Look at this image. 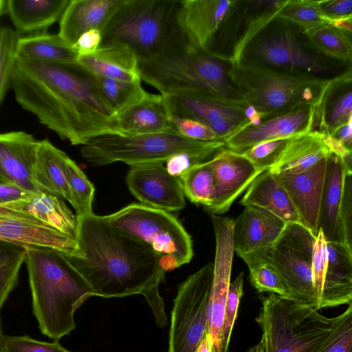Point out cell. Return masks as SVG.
I'll return each instance as SVG.
<instances>
[{
	"label": "cell",
	"mask_w": 352,
	"mask_h": 352,
	"mask_svg": "<svg viewBox=\"0 0 352 352\" xmlns=\"http://www.w3.org/2000/svg\"><path fill=\"white\" fill-rule=\"evenodd\" d=\"M10 84L18 103L72 145H83L102 135H118L116 114L96 76L78 64L15 58Z\"/></svg>",
	"instance_id": "1"
},
{
	"label": "cell",
	"mask_w": 352,
	"mask_h": 352,
	"mask_svg": "<svg viewBox=\"0 0 352 352\" xmlns=\"http://www.w3.org/2000/svg\"><path fill=\"white\" fill-rule=\"evenodd\" d=\"M78 254H66L96 296L122 298L136 294L146 300L157 325H167L160 285L165 271L148 245L90 213L76 216Z\"/></svg>",
	"instance_id": "2"
},
{
	"label": "cell",
	"mask_w": 352,
	"mask_h": 352,
	"mask_svg": "<svg viewBox=\"0 0 352 352\" xmlns=\"http://www.w3.org/2000/svg\"><path fill=\"white\" fill-rule=\"evenodd\" d=\"M25 249L33 314L41 332L58 340L75 329V311L96 294L66 254L43 247Z\"/></svg>",
	"instance_id": "3"
},
{
	"label": "cell",
	"mask_w": 352,
	"mask_h": 352,
	"mask_svg": "<svg viewBox=\"0 0 352 352\" xmlns=\"http://www.w3.org/2000/svg\"><path fill=\"white\" fill-rule=\"evenodd\" d=\"M231 68L230 60L188 45L178 31L160 53L138 60L141 80L161 95L194 93L245 106Z\"/></svg>",
	"instance_id": "4"
},
{
	"label": "cell",
	"mask_w": 352,
	"mask_h": 352,
	"mask_svg": "<svg viewBox=\"0 0 352 352\" xmlns=\"http://www.w3.org/2000/svg\"><path fill=\"white\" fill-rule=\"evenodd\" d=\"M261 299L256 321L262 335L256 352H316L342 318V313L327 317L315 307L272 293Z\"/></svg>",
	"instance_id": "5"
},
{
	"label": "cell",
	"mask_w": 352,
	"mask_h": 352,
	"mask_svg": "<svg viewBox=\"0 0 352 352\" xmlns=\"http://www.w3.org/2000/svg\"><path fill=\"white\" fill-rule=\"evenodd\" d=\"M231 76L246 104L253 106L262 118L302 105L318 109L328 87L336 79L294 74L242 60L232 63Z\"/></svg>",
	"instance_id": "6"
},
{
	"label": "cell",
	"mask_w": 352,
	"mask_h": 352,
	"mask_svg": "<svg viewBox=\"0 0 352 352\" xmlns=\"http://www.w3.org/2000/svg\"><path fill=\"white\" fill-rule=\"evenodd\" d=\"M239 60L327 80L352 72L351 63L318 54L310 47L297 25L278 17L250 41Z\"/></svg>",
	"instance_id": "7"
},
{
	"label": "cell",
	"mask_w": 352,
	"mask_h": 352,
	"mask_svg": "<svg viewBox=\"0 0 352 352\" xmlns=\"http://www.w3.org/2000/svg\"><path fill=\"white\" fill-rule=\"evenodd\" d=\"M226 148L223 140L199 141L180 135L174 128L153 133L122 136L106 134L82 145L84 159L95 166L116 162L129 166L162 162L180 153L215 155Z\"/></svg>",
	"instance_id": "8"
},
{
	"label": "cell",
	"mask_w": 352,
	"mask_h": 352,
	"mask_svg": "<svg viewBox=\"0 0 352 352\" xmlns=\"http://www.w3.org/2000/svg\"><path fill=\"white\" fill-rule=\"evenodd\" d=\"M179 0H124L101 31V44L129 47L138 60L160 53L176 32Z\"/></svg>",
	"instance_id": "9"
},
{
	"label": "cell",
	"mask_w": 352,
	"mask_h": 352,
	"mask_svg": "<svg viewBox=\"0 0 352 352\" xmlns=\"http://www.w3.org/2000/svg\"><path fill=\"white\" fill-rule=\"evenodd\" d=\"M102 218L148 245L160 256L165 272L189 263L193 256L190 236L169 212L133 203Z\"/></svg>",
	"instance_id": "10"
},
{
	"label": "cell",
	"mask_w": 352,
	"mask_h": 352,
	"mask_svg": "<svg viewBox=\"0 0 352 352\" xmlns=\"http://www.w3.org/2000/svg\"><path fill=\"white\" fill-rule=\"evenodd\" d=\"M213 278L208 263L179 286L170 314L168 352H196L208 333V309Z\"/></svg>",
	"instance_id": "11"
},
{
	"label": "cell",
	"mask_w": 352,
	"mask_h": 352,
	"mask_svg": "<svg viewBox=\"0 0 352 352\" xmlns=\"http://www.w3.org/2000/svg\"><path fill=\"white\" fill-rule=\"evenodd\" d=\"M316 237L300 223H286L279 237L263 252L287 287L289 298L318 309L311 272Z\"/></svg>",
	"instance_id": "12"
},
{
	"label": "cell",
	"mask_w": 352,
	"mask_h": 352,
	"mask_svg": "<svg viewBox=\"0 0 352 352\" xmlns=\"http://www.w3.org/2000/svg\"><path fill=\"white\" fill-rule=\"evenodd\" d=\"M162 96L170 116L199 121L223 141L249 123L244 111L246 105L194 93Z\"/></svg>",
	"instance_id": "13"
},
{
	"label": "cell",
	"mask_w": 352,
	"mask_h": 352,
	"mask_svg": "<svg viewBox=\"0 0 352 352\" xmlns=\"http://www.w3.org/2000/svg\"><path fill=\"white\" fill-rule=\"evenodd\" d=\"M216 248L208 309V333L213 352H221V335L234 250V219L211 215Z\"/></svg>",
	"instance_id": "14"
},
{
	"label": "cell",
	"mask_w": 352,
	"mask_h": 352,
	"mask_svg": "<svg viewBox=\"0 0 352 352\" xmlns=\"http://www.w3.org/2000/svg\"><path fill=\"white\" fill-rule=\"evenodd\" d=\"M239 0H182L175 15L176 28L190 47L208 51Z\"/></svg>",
	"instance_id": "15"
},
{
	"label": "cell",
	"mask_w": 352,
	"mask_h": 352,
	"mask_svg": "<svg viewBox=\"0 0 352 352\" xmlns=\"http://www.w3.org/2000/svg\"><path fill=\"white\" fill-rule=\"evenodd\" d=\"M129 167L126 184L140 204L166 212L185 208L180 181L167 172L164 163L138 164Z\"/></svg>",
	"instance_id": "16"
},
{
	"label": "cell",
	"mask_w": 352,
	"mask_h": 352,
	"mask_svg": "<svg viewBox=\"0 0 352 352\" xmlns=\"http://www.w3.org/2000/svg\"><path fill=\"white\" fill-rule=\"evenodd\" d=\"M318 107L302 105L289 111L262 118L256 126L249 123L224 140L226 148L242 153L261 142L289 138L314 131Z\"/></svg>",
	"instance_id": "17"
},
{
	"label": "cell",
	"mask_w": 352,
	"mask_h": 352,
	"mask_svg": "<svg viewBox=\"0 0 352 352\" xmlns=\"http://www.w3.org/2000/svg\"><path fill=\"white\" fill-rule=\"evenodd\" d=\"M214 177L212 204L205 210L211 215L226 212L234 201L261 173L243 154L225 148L210 161Z\"/></svg>",
	"instance_id": "18"
},
{
	"label": "cell",
	"mask_w": 352,
	"mask_h": 352,
	"mask_svg": "<svg viewBox=\"0 0 352 352\" xmlns=\"http://www.w3.org/2000/svg\"><path fill=\"white\" fill-rule=\"evenodd\" d=\"M38 140L24 131L0 133V175L10 184L36 194L33 168Z\"/></svg>",
	"instance_id": "19"
},
{
	"label": "cell",
	"mask_w": 352,
	"mask_h": 352,
	"mask_svg": "<svg viewBox=\"0 0 352 352\" xmlns=\"http://www.w3.org/2000/svg\"><path fill=\"white\" fill-rule=\"evenodd\" d=\"M327 158L306 171L276 175L285 188L301 224L314 236L318 232V221L324 185Z\"/></svg>",
	"instance_id": "20"
},
{
	"label": "cell",
	"mask_w": 352,
	"mask_h": 352,
	"mask_svg": "<svg viewBox=\"0 0 352 352\" xmlns=\"http://www.w3.org/2000/svg\"><path fill=\"white\" fill-rule=\"evenodd\" d=\"M0 214L35 219L76 240L77 218L58 197L47 192L0 204Z\"/></svg>",
	"instance_id": "21"
},
{
	"label": "cell",
	"mask_w": 352,
	"mask_h": 352,
	"mask_svg": "<svg viewBox=\"0 0 352 352\" xmlns=\"http://www.w3.org/2000/svg\"><path fill=\"white\" fill-rule=\"evenodd\" d=\"M0 241L26 247H43L77 255L76 240L35 219L0 214Z\"/></svg>",
	"instance_id": "22"
},
{
	"label": "cell",
	"mask_w": 352,
	"mask_h": 352,
	"mask_svg": "<svg viewBox=\"0 0 352 352\" xmlns=\"http://www.w3.org/2000/svg\"><path fill=\"white\" fill-rule=\"evenodd\" d=\"M286 223L258 207L245 206L234 220V250L239 256L270 246Z\"/></svg>",
	"instance_id": "23"
},
{
	"label": "cell",
	"mask_w": 352,
	"mask_h": 352,
	"mask_svg": "<svg viewBox=\"0 0 352 352\" xmlns=\"http://www.w3.org/2000/svg\"><path fill=\"white\" fill-rule=\"evenodd\" d=\"M327 269L318 309L352 303V247L327 241Z\"/></svg>",
	"instance_id": "24"
},
{
	"label": "cell",
	"mask_w": 352,
	"mask_h": 352,
	"mask_svg": "<svg viewBox=\"0 0 352 352\" xmlns=\"http://www.w3.org/2000/svg\"><path fill=\"white\" fill-rule=\"evenodd\" d=\"M124 0H69L59 23L58 35L73 45L85 32L102 30Z\"/></svg>",
	"instance_id": "25"
},
{
	"label": "cell",
	"mask_w": 352,
	"mask_h": 352,
	"mask_svg": "<svg viewBox=\"0 0 352 352\" xmlns=\"http://www.w3.org/2000/svg\"><path fill=\"white\" fill-rule=\"evenodd\" d=\"M76 63L97 77L129 82L141 80L138 57L122 44H101L93 54L78 56Z\"/></svg>",
	"instance_id": "26"
},
{
	"label": "cell",
	"mask_w": 352,
	"mask_h": 352,
	"mask_svg": "<svg viewBox=\"0 0 352 352\" xmlns=\"http://www.w3.org/2000/svg\"><path fill=\"white\" fill-rule=\"evenodd\" d=\"M346 174L349 173L338 156L331 153L327 157L318 221V230L322 232L326 241L344 243L339 214Z\"/></svg>",
	"instance_id": "27"
},
{
	"label": "cell",
	"mask_w": 352,
	"mask_h": 352,
	"mask_svg": "<svg viewBox=\"0 0 352 352\" xmlns=\"http://www.w3.org/2000/svg\"><path fill=\"white\" fill-rule=\"evenodd\" d=\"M118 134L122 136L153 133L173 127L164 96L149 95L115 118Z\"/></svg>",
	"instance_id": "28"
},
{
	"label": "cell",
	"mask_w": 352,
	"mask_h": 352,
	"mask_svg": "<svg viewBox=\"0 0 352 352\" xmlns=\"http://www.w3.org/2000/svg\"><path fill=\"white\" fill-rule=\"evenodd\" d=\"M240 204L264 209L286 223L301 224L285 188L278 177L269 170L262 172L252 181Z\"/></svg>",
	"instance_id": "29"
},
{
	"label": "cell",
	"mask_w": 352,
	"mask_h": 352,
	"mask_svg": "<svg viewBox=\"0 0 352 352\" xmlns=\"http://www.w3.org/2000/svg\"><path fill=\"white\" fill-rule=\"evenodd\" d=\"M331 154L322 134L311 131L288 138L280 157L269 170L276 175L302 173Z\"/></svg>",
	"instance_id": "30"
},
{
	"label": "cell",
	"mask_w": 352,
	"mask_h": 352,
	"mask_svg": "<svg viewBox=\"0 0 352 352\" xmlns=\"http://www.w3.org/2000/svg\"><path fill=\"white\" fill-rule=\"evenodd\" d=\"M69 0H6V10L19 32H46L60 21Z\"/></svg>",
	"instance_id": "31"
},
{
	"label": "cell",
	"mask_w": 352,
	"mask_h": 352,
	"mask_svg": "<svg viewBox=\"0 0 352 352\" xmlns=\"http://www.w3.org/2000/svg\"><path fill=\"white\" fill-rule=\"evenodd\" d=\"M351 72L334 80L318 109L314 131L332 135L352 120Z\"/></svg>",
	"instance_id": "32"
},
{
	"label": "cell",
	"mask_w": 352,
	"mask_h": 352,
	"mask_svg": "<svg viewBox=\"0 0 352 352\" xmlns=\"http://www.w3.org/2000/svg\"><path fill=\"white\" fill-rule=\"evenodd\" d=\"M15 58L25 61L75 65L78 58L72 45L57 34L46 32L19 36Z\"/></svg>",
	"instance_id": "33"
},
{
	"label": "cell",
	"mask_w": 352,
	"mask_h": 352,
	"mask_svg": "<svg viewBox=\"0 0 352 352\" xmlns=\"http://www.w3.org/2000/svg\"><path fill=\"white\" fill-rule=\"evenodd\" d=\"M62 152L47 140H38L33 179L43 191L64 199L72 205V197L60 162Z\"/></svg>",
	"instance_id": "34"
},
{
	"label": "cell",
	"mask_w": 352,
	"mask_h": 352,
	"mask_svg": "<svg viewBox=\"0 0 352 352\" xmlns=\"http://www.w3.org/2000/svg\"><path fill=\"white\" fill-rule=\"evenodd\" d=\"M286 0H246L245 11L237 43L230 58L237 63L250 41L277 17Z\"/></svg>",
	"instance_id": "35"
},
{
	"label": "cell",
	"mask_w": 352,
	"mask_h": 352,
	"mask_svg": "<svg viewBox=\"0 0 352 352\" xmlns=\"http://www.w3.org/2000/svg\"><path fill=\"white\" fill-rule=\"evenodd\" d=\"M307 42L316 52L333 60L351 63V34L324 23L302 31Z\"/></svg>",
	"instance_id": "36"
},
{
	"label": "cell",
	"mask_w": 352,
	"mask_h": 352,
	"mask_svg": "<svg viewBox=\"0 0 352 352\" xmlns=\"http://www.w3.org/2000/svg\"><path fill=\"white\" fill-rule=\"evenodd\" d=\"M250 271V280L258 293L268 292L289 298V292L277 271L265 256L263 248L241 255Z\"/></svg>",
	"instance_id": "37"
},
{
	"label": "cell",
	"mask_w": 352,
	"mask_h": 352,
	"mask_svg": "<svg viewBox=\"0 0 352 352\" xmlns=\"http://www.w3.org/2000/svg\"><path fill=\"white\" fill-rule=\"evenodd\" d=\"M63 174L72 200L76 216L92 213L95 188L83 171L64 151L60 157Z\"/></svg>",
	"instance_id": "38"
},
{
	"label": "cell",
	"mask_w": 352,
	"mask_h": 352,
	"mask_svg": "<svg viewBox=\"0 0 352 352\" xmlns=\"http://www.w3.org/2000/svg\"><path fill=\"white\" fill-rule=\"evenodd\" d=\"M100 90L116 116L146 98L142 80L129 82L96 76Z\"/></svg>",
	"instance_id": "39"
},
{
	"label": "cell",
	"mask_w": 352,
	"mask_h": 352,
	"mask_svg": "<svg viewBox=\"0 0 352 352\" xmlns=\"http://www.w3.org/2000/svg\"><path fill=\"white\" fill-rule=\"evenodd\" d=\"M209 161L192 166L178 178L184 196L205 208L212 204L214 191V173Z\"/></svg>",
	"instance_id": "40"
},
{
	"label": "cell",
	"mask_w": 352,
	"mask_h": 352,
	"mask_svg": "<svg viewBox=\"0 0 352 352\" xmlns=\"http://www.w3.org/2000/svg\"><path fill=\"white\" fill-rule=\"evenodd\" d=\"M25 256V248L0 241V311L17 285L19 271Z\"/></svg>",
	"instance_id": "41"
},
{
	"label": "cell",
	"mask_w": 352,
	"mask_h": 352,
	"mask_svg": "<svg viewBox=\"0 0 352 352\" xmlns=\"http://www.w3.org/2000/svg\"><path fill=\"white\" fill-rule=\"evenodd\" d=\"M277 17L297 25L302 31L326 23L313 0H286Z\"/></svg>",
	"instance_id": "42"
},
{
	"label": "cell",
	"mask_w": 352,
	"mask_h": 352,
	"mask_svg": "<svg viewBox=\"0 0 352 352\" xmlns=\"http://www.w3.org/2000/svg\"><path fill=\"white\" fill-rule=\"evenodd\" d=\"M18 33L9 28H2L0 39V104L11 83Z\"/></svg>",
	"instance_id": "43"
},
{
	"label": "cell",
	"mask_w": 352,
	"mask_h": 352,
	"mask_svg": "<svg viewBox=\"0 0 352 352\" xmlns=\"http://www.w3.org/2000/svg\"><path fill=\"white\" fill-rule=\"evenodd\" d=\"M243 272H241L235 279L230 283L227 295L223 322L221 352H228L232 331L240 299L243 295Z\"/></svg>",
	"instance_id": "44"
},
{
	"label": "cell",
	"mask_w": 352,
	"mask_h": 352,
	"mask_svg": "<svg viewBox=\"0 0 352 352\" xmlns=\"http://www.w3.org/2000/svg\"><path fill=\"white\" fill-rule=\"evenodd\" d=\"M288 138L267 140L254 144L241 154L261 172L272 168L280 157Z\"/></svg>",
	"instance_id": "45"
},
{
	"label": "cell",
	"mask_w": 352,
	"mask_h": 352,
	"mask_svg": "<svg viewBox=\"0 0 352 352\" xmlns=\"http://www.w3.org/2000/svg\"><path fill=\"white\" fill-rule=\"evenodd\" d=\"M316 352H352V303L333 333Z\"/></svg>",
	"instance_id": "46"
},
{
	"label": "cell",
	"mask_w": 352,
	"mask_h": 352,
	"mask_svg": "<svg viewBox=\"0 0 352 352\" xmlns=\"http://www.w3.org/2000/svg\"><path fill=\"white\" fill-rule=\"evenodd\" d=\"M6 352H72L64 348L58 342H43L28 336H6Z\"/></svg>",
	"instance_id": "47"
},
{
	"label": "cell",
	"mask_w": 352,
	"mask_h": 352,
	"mask_svg": "<svg viewBox=\"0 0 352 352\" xmlns=\"http://www.w3.org/2000/svg\"><path fill=\"white\" fill-rule=\"evenodd\" d=\"M326 242L322 232L319 230L316 237L311 260L314 289L318 304L322 293L327 269Z\"/></svg>",
	"instance_id": "48"
},
{
	"label": "cell",
	"mask_w": 352,
	"mask_h": 352,
	"mask_svg": "<svg viewBox=\"0 0 352 352\" xmlns=\"http://www.w3.org/2000/svg\"><path fill=\"white\" fill-rule=\"evenodd\" d=\"M170 122L180 135L187 138L206 142L219 140L211 129L195 120L170 116Z\"/></svg>",
	"instance_id": "49"
},
{
	"label": "cell",
	"mask_w": 352,
	"mask_h": 352,
	"mask_svg": "<svg viewBox=\"0 0 352 352\" xmlns=\"http://www.w3.org/2000/svg\"><path fill=\"white\" fill-rule=\"evenodd\" d=\"M339 223L344 243L352 247V175L349 174L344 179Z\"/></svg>",
	"instance_id": "50"
},
{
	"label": "cell",
	"mask_w": 352,
	"mask_h": 352,
	"mask_svg": "<svg viewBox=\"0 0 352 352\" xmlns=\"http://www.w3.org/2000/svg\"><path fill=\"white\" fill-rule=\"evenodd\" d=\"M214 156L207 154L180 153L168 158L164 163V166L170 175L179 178L189 168L208 162Z\"/></svg>",
	"instance_id": "51"
},
{
	"label": "cell",
	"mask_w": 352,
	"mask_h": 352,
	"mask_svg": "<svg viewBox=\"0 0 352 352\" xmlns=\"http://www.w3.org/2000/svg\"><path fill=\"white\" fill-rule=\"evenodd\" d=\"M326 23L337 19L352 16V0L316 1Z\"/></svg>",
	"instance_id": "52"
},
{
	"label": "cell",
	"mask_w": 352,
	"mask_h": 352,
	"mask_svg": "<svg viewBox=\"0 0 352 352\" xmlns=\"http://www.w3.org/2000/svg\"><path fill=\"white\" fill-rule=\"evenodd\" d=\"M102 43V33L100 30L93 29L82 34L72 45L78 56L93 54Z\"/></svg>",
	"instance_id": "53"
},
{
	"label": "cell",
	"mask_w": 352,
	"mask_h": 352,
	"mask_svg": "<svg viewBox=\"0 0 352 352\" xmlns=\"http://www.w3.org/2000/svg\"><path fill=\"white\" fill-rule=\"evenodd\" d=\"M322 134L323 141L331 153L338 156L342 160L346 172L352 174V151L347 148L333 135Z\"/></svg>",
	"instance_id": "54"
},
{
	"label": "cell",
	"mask_w": 352,
	"mask_h": 352,
	"mask_svg": "<svg viewBox=\"0 0 352 352\" xmlns=\"http://www.w3.org/2000/svg\"><path fill=\"white\" fill-rule=\"evenodd\" d=\"M32 194L10 184H0V204L25 199Z\"/></svg>",
	"instance_id": "55"
},
{
	"label": "cell",
	"mask_w": 352,
	"mask_h": 352,
	"mask_svg": "<svg viewBox=\"0 0 352 352\" xmlns=\"http://www.w3.org/2000/svg\"><path fill=\"white\" fill-rule=\"evenodd\" d=\"M332 135L352 151V120L339 128Z\"/></svg>",
	"instance_id": "56"
},
{
	"label": "cell",
	"mask_w": 352,
	"mask_h": 352,
	"mask_svg": "<svg viewBox=\"0 0 352 352\" xmlns=\"http://www.w3.org/2000/svg\"><path fill=\"white\" fill-rule=\"evenodd\" d=\"M328 24L351 34L352 31V16L342 17L335 20L329 21Z\"/></svg>",
	"instance_id": "57"
},
{
	"label": "cell",
	"mask_w": 352,
	"mask_h": 352,
	"mask_svg": "<svg viewBox=\"0 0 352 352\" xmlns=\"http://www.w3.org/2000/svg\"><path fill=\"white\" fill-rule=\"evenodd\" d=\"M244 111L245 116L249 122V124L256 126L260 124L262 116L253 106L247 104Z\"/></svg>",
	"instance_id": "58"
},
{
	"label": "cell",
	"mask_w": 352,
	"mask_h": 352,
	"mask_svg": "<svg viewBox=\"0 0 352 352\" xmlns=\"http://www.w3.org/2000/svg\"><path fill=\"white\" fill-rule=\"evenodd\" d=\"M196 352H213L212 340L210 335L208 333L202 339Z\"/></svg>",
	"instance_id": "59"
},
{
	"label": "cell",
	"mask_w": 352,
	"mask_h": 352,
	"mask_svg": "<svg viewBox=\"0 0 352 352\" xmlns=\"http://www.w3.org/2000/svg\"><path fill=\"white\" fill-rule=\"evenodd\" d=\"M0 352H6V336L3 333L0 320Z\"/></svg>",
	"instance_id": "60"
},
{
	"label": "cell",
	"mask_w": 352,
	"mask_h": 352,
	"mask_svg": "<svg viewBox=\"0 0 352 352\" xmlns=\"http://www.w3.org/2000/svg\"><path fill=\"white\" fill-rule=\"evenodd\" d=\"M6 10V1L0 0V15Z\"/></svg>",
	"instance_id": "61"
},
{
	"label": "cell",
	"mask_w": 352,
	"mask_h": 352,
	"mask_svg": "<svg viewBox=\"0 0 352 352\" xmlns=\"http://www.w3.org/2000/svg\"><path fill=\"white\" fill-rule=\"evenodd\" d=\"M246 352H256V345L255 346H251L250 348H249Z\"/></svg>",
	"instance_id": "62"
},
{
	"label": "cell",
	"mask_w": 352,
	"mask_h": 352,
	"mask_svg": "<svg viewBox=\"0 0 352 352\" xmlns=\"http://www.w3.org/2000/svg\"><path fill=\"white\" fill-rule=\"evenodd\" d=\"M0 184H8L1 175H0Z\"/></svg>",
	"instance_id": "63"
},
{
	"label": "cell",
	"mask_w": 352,
	"mask_h": 352,
	"mask_svg": "<svg viewBox=\"0 0 352 352\" xmlns=\"http://www.w3.org/2000/svg\"><path fill=\"white\" fill-rule=\"evenodd\" d=\"M1 30H2V27H0V39H1Z\"/></svg>",
	"instance_id": "64"
}]
</instances>
